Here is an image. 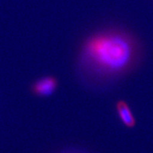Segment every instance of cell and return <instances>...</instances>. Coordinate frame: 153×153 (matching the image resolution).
Instances as JSON below:
<instances>
[{"label":"cell","mask_w":153,"mask_h":153,"mask_svg":"<svg viewBox=\"0 0 153 153\" xmlns=\"http://www.w3.org/2000/svg\"><path fill=\"white\" fill-rule=\"evenodd\" d=\"M141 58V45L132 33L116 27L100 29L83 41L76 74L85 86L105 88L132 72Z\"/></svg>","instance_id":"cell-1"},{"label":"cell","mask_w":153,"mask_h":153,"mask_svg":"<svg viewBox=\"0 0 153 153\" xmlns=\"http://www.w3.org/2000/svg\"><path fill=\"white\" fill-rule=\"evenodd\" d=\"M58 87V81L54 76H45L38 78L30 87L31 92L39 97L53 95Z\"/></svg>","instance_id":"cell-2"},{"label":"cell","mask_w":153,"mask_h":153,"mask_svg":"<svg viewBox=\"0 0 153 153\" xmlns=\"http://www.w3.org/2000/svg\"><path fill=\"white\" fill-rule=\"evenodd\" d=\"M116 113L120 122L127 127L135 125V118L129 105L124 101L120 100L116 104Z\"/></svg>","instance_id":"cell-3"},{"label":"cell","mask_w":153,"mask_h":153,"mask_svg":"<svg viewBox=\"0 0 153 153\" xmlns=\"http://www.w3.org/2000/svg\"><path fill=\"white\" fill-rule=\"evenodd\" d=\"M60 153H88L86 152H84L82 150H79V149H70L67 150L62 152Z\"/></svg>","instance_id":"cell-4"}]
</instances>
